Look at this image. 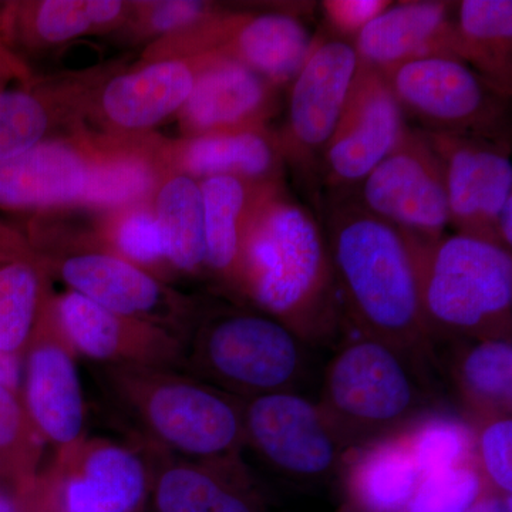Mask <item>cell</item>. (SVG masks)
<instances>
[{"instance_id": "cell-1", "label": "cell", "mask_w": 512, "mask_h": 512, "mask_svg": "<svg viewBox=\"0 0 512 512\" xmlns=\"http://www.w3.org/2000/svg\"><path fill=\"white\" fill-rule=\"evenodd\" d=\"M326 241L338 295L359 335L417 365L429 360L433 339L421 306L416 239L348 201L330 210Z\"/></svg>"}, {"instance_id": "cell-2", "label": "cell", "mask_w": 512, "mask_h": 512, "mask_svg": "<svg viewBox=\"0 0 512 512\" xmlns=\"http://www.w3.org/2000/svg\"><path fill=\"white\" fill-rule=\"evenodd\" d=\"M303 342L332 332L336 289L328 241L312 212L276 183L245 229L235 288Z\"/></svg>"}, {"instance_id": "cell-3", "label": "cell", "mask_w": 512, "mask_h": 512, "mask_svg": "<svg viewBox=\"0 0 512 512\" xmlns=\"http://www.w3.org/2000/svg\"><path fill=\"white\" fill-rule=\"evenodd\" d=\"M104 384L148 439L195 463H242L244 400L177 367L103 366Z\"/></svg>"}, {"instance_id": "cell-4", "label": "cell", "mask_w": 512, "mask_h": 512, "mask_svg": "<svg viewBox=\"0 0 512 512\" xmlns=\"http://www.w3.org/2000/svg\"><path fill=\"white\" fill-rule=\"evenodd\" d=\"M414 239L421 306L431 339L511 338V251L466 234Z\"/></svg>"}, {"instance_id": "cell-5", "label": "cell", "mask_w": 512, "mask_h": 512, "mask_svg": "<svg viewBox=\"0 0 512 512\" xmlns=\"http://www.w3.org/2000/svg\"><path fill=\"white\" fill-rule=\"evenodd\" d=\"M416 366L362 335L330 360L318 406L346 451L399 433L430 412Z\"/></svg>"}, {"instance_id": "cell-6", "label": "cell", "mask_w": 512, "mask_h": 512, "mask_svg": "<svg viewBox=\"0 0 512 512\" xmlns=\"http://www.w3.org/2000/svg\"><path fill=\"white\" fill-rule=\"evenodd\" d=\"M302 343L258 309H222L191 319L181 369L242 400L292 392L305 365Z\"/></svg>"}, {"instance_id": "cell-7", "label": "cell", "mask_w": 512, "mask_h": 512, "mask_svg": "<svg viewBox=\"0 0 512 512\" xmlns=\"http://www.w3.org/2000/svg\"><path fill=\"white\" fill-rule=\"evenodd\" d=\"M362 183L360 204L420 241L443 237L450 225L443 163L426 131L406 128Z\"/></svg>"}, {"instance_id": "cell-8", "label": "cell", "mask_w": 512, "mask_h": 512, "mask_svg": "<svg viewBox=\"0 0 512 512\" xmlns=\"http://www.w3.org/2000/svg\"><path fill=\"white\" fill-rule=\"evenodd\" d=\"M383 74L402 109L423 121L430 133L487 138L503 113L498 93L460 60L429 57Z\"/></svg>"}, {"instance_id": "cell-9", "label": "cell", "mask_w": 512, "mask_h": 512, "mask_svg": "<svg viewBox=\"0 0 512 512\" xmlns=\"http://www.w3.org/2000/svg\"><path fill=\"white\" fill-rule=\"evenodd\" d=\"M244 424L245 444L289 477L328 476L346 453L318 403L293 392L244 400Z\"/></svg>"}, {"instance_id": "cell-10", "label": "cell", "mask_w": 512, "mask_h": 512, "mask_svg": "<svg viewBox=\"0 0 512 512\" xmlns=\"http://www.w3.org/2000/svg\"><path fill=\"white\" fill-rule=\"evenodd\" d=\"M404 110L386 76L359 62L348 99L322 151L323 171L332 187L362 183L403 137Z\"/></svg>"}, {"instance_id": "cell-11", "label": "cell", "mask_w": 512, "mask_h": 512, "mask_svg": "<svg viewBox=\"0 0 512 512\" xmlns=\"http://www.w3.org/2000/svg\"><path fill=\"white\" fill-rule=\"evenodd\" d=\"M45 476L62 512H137L153 483L136 451L86 437L57 450L55 466Z\"/></svg>"}, {"instance_id": "cell-12", "label": "cell", "mask_w": 512, "mask_h": 512, "mask_svg": "<svg viewBox=\"0 0 512 512\" xmlns=\"http://www.w3.org/2000/svg\"><path fill=\"white\" fill-rule=\"evenodd\" d=\"M72 343L50 301L25 350V402L40 436L53 446H70L83 437L84 396Z\"/></svg>"}, {"instance_id": "cell-13", "label": "cell", "mask_w": 512, "mask_h": 512, "mask_svg": "<svg viewBox=\"0 0 512 512\" xmlns=\"http://www.w3.org/2000/svg\"><path fill=\"white\" fill-rule=\"evenodd\" d=\"M426 133L443 163L450 225L457 234L501 245L498 217L512 198V163L507 151L485 138Z\"/></svg>"}, {"instance_id": "cell-14", "label": "cell", "mask_w": 512, "mask_h": 512, "mask_svg": "<svg viewBox=\"0 0 512 512\" xmlns=\"http://www.w3.org/2000/svg\"><path fill=\"white\" fill-rule=\"evenodd\" d=\"M359 57L343 40L316 43L293 79L288 120L279 134L285 160L308 167L322 154L345 106Z\"/></svg>"}, {"instance_id": "cell-15", "label": "cell", "mask_w": 512, "mask_h": 512, "mask_svg": "<svg viewBox=\"0 0 512 512\" xmlns=\"http://www.w3.org/2000/svg\"><path fill=\"white\" fill-rule=\"evenodd\" d=\"M57 269L72 292L119 315L163 326L183 343L190 305L140 265L107 252H82L64 256Z\"/></svg>"}, {"instance_id": "cell-16", "label": "cell", "mask_w": 512, "mask_h": 512, "mask_svg": "<svg viewBox=\"0 0 512 512\" xmlns=\"http://www.w3.org/2000/svg\"><path fill=\"white\" fill-rule=\"evenodd\" d=\"M56 309L73 349L103 366L181 369L183 343L163 326L111 312L76 292L57 299Z\"/></svg>"}, {"instance_id": "cell-17", "label": "cell", "mask_w": 512, "mask_h": 512, "mask_svg": "<svg viewBox=\"0 0 512 512\" xmlns=\"http://www.w3.org/2000/svg\"><path fill=\"white\" fill-rule=\"evenodd\" d=\"M278 110V89L245 64L201 55L190 97L181 109L187 138L266 127Z\"/></svg>"}, {"instance_id": "cell-18", "label": "cell", "mask_w": 512, "mask_h": 512, "mask_svg": "<svg viewBox=\"0 0 512 512\" xmlns=\"http://www.w3.org/2000/svg\"><path fill=\"white\" fill-rule=\"evenodd\" d=\"M355 50L359 62L380 72L429 57L460 60L450 3L403 2L389 6L356 36Z\"/></svg>"}, {"instance_id": "cell-19", "label": "cell", "mask_w": 512, "mask_h": 512, "mask_svg": "<svg viewBox=\"0 0 512 512\" xmlns=\"http://www.w3.org/2000/svg\"><path fill=\"white\" fill-rule=\"evenodd\" d=\"M315 45L291 13L225 16L210 55L237 60L279 89L298 76Z\"/></svg>"}, {"instance_id": "cell-20", "label": "cell", "mask_w": 512, "mask_h": 512, "mask_svg": "<svg viewBox=\"0 0 512 512\" xmlns=\"http://www.w3.org/2000/svg\"><path fill=\"white\" fill-rule=\"evenodd\" d=\"M339 470L343 512H403L423 480L406 429L349 448Z\"/></svg>"}, {"instance_id": "cell-21", "label": "cell", "mask_w": 512, "mask_h": 512, "mask_svg": "<svg viewBox=\"0 0 512 512\" xmlns=\"http://www.w3.org/2000/svg\"><path fill=\"white\" fill-rule=\"evenodd\" d=\"M156 512H268L244 464L168 457L153 473Z\"/></svg>"}, {"instance_id": "cell-22", "label": "cell", "mask_w": 512, "mask_h": 512, "mask_svg": "<svg viewBox=\"0 0 512 512\" xmlns=\"http://www.w3.org/2000/svg\"><path fill=\"white\" fill-rule=\"evenodd\" d=\"M200 56L148 64L111 80L101 106L111 123L127 130L153 127L183 109L194 87Z\"/></svg>"}, {"instance_id": "cell-23", "label": "cell", "mask_w": 512, "mask_h": 512, "mask_svg": "<svg viewBox=\"0 0 512 512\" xmlns=\"http://www.w3.org/2000/svg\"><path fill=\"white\" fill-rule=\"evenodd\" d=\"M90 164L63 143H40L0 164V207L9 210L49 207L80 200Z\"/></svg>"}, {"instance_id": "cell-24", "label": "cell", "mask_w": 512, "mask_h": 512, "mask_svg": "<svg viewBox=\"0 0 512 512\" xmlns=\"http://www.w3.org/2000/svg\"><path fill=\"white\" fill-rule=\"evenodd\" d=\"M174 158L178 174L191 178L232 175L249 181H279L285 160L279 134L266 127L187 138Z\"/></svg>"}, {"instance_id": "cell-25", "label": "cell", "mask_w": 512, "mask_h": 512, "mask_svg": "<svg viewBox=\"0 0 512 512\" xmlns=\"http://www.w3.org/2000/svg\"><path fill=\"white\" fill-rule=\"evenodd\" d=\"M279 181H249L232 175L201 180L205 222V269L235 288L245 229L255 205Z\"/></svg>"}, {"instance_id": "cell-26", "label": "cell", "mask_w": 512, "mask_h": 512, "mask_svg": "<svg viewBox=\"0 0 512 512\" xmlns=\"http://www.w3.org/2000/svg\"><path fill=\"white\" fill-rule=\"evenodd\" d=\"M451 379L470 423L512 412V339L467 340L451 362Z\"/></svg>"}, {"instance_id": "cell-27", "label": "cell", "mask_w": 512, "mask_h": 512, "mask_svg": "<svg viewBox=\"0 0 512 512\" xmlns=\"http://www.w3.org/2000/svg\"><path fill=\"white\" fill-rule=\"evenodd\" d=\"M458 55L503 97L512 84L511 0H463L456 20Z\"/></svg>"}, {"instance_id": "cell-28", "label": "cell", "mask_w": 512, "mask_h": 512, "mask_svg": "<svg viewBox=\"0 0 512 512\" xmlns=\"http://www.w3.org/2000/svg\"><path fill=\"white\" fill-rule=\"evenodd\" d=\"M45 266L23 248L0 259V350L22 357L49 305Z\"/></svg>"}, {"instance_id": "cell-29", "label": "cell", "mask_w": 512, "mask_h": 512, "mask_svg": "<svg viewBox=\"0 0 512 512\" xmlns=\"http://www.w3.org/2000/svg\"><path fill=\"white\" fill-rule=\"evenodd\" d=\"M156 220L165 261L187 274L205 268L204 204L200 183L177 174L158 192Z\"/></svg>"}, {"instance_id": "cell-30", "label": "cell", "mask_w": 512, "mask_h": 512, "mask_svg": "<svg viewBox=\"0 0 512 512\" xmlns=\"http://www.w3.org/2000/svg\"><path fill=\"white\" fill-rule=\"evenodd\" d=\"M124 3L114 0H47L35 6L9 9V20H19L23 29L30 28L43 42L62 43L99 26L110 25L120 18Z\"/></svg>"}, {"instance_id": "cell-31", "label": "cell", "mask_w": 512, "mask_h": 512, "mask_svg": "<svg viewBox=\"0 0 512 512\" xmlns=\"http://www.w3.org/2000/svg\"><path fill=\"white\" fill-rule=\"evenodd\" d=\"M406 434L423 477L473 464L474 427L466 417L427 412Z\"/></svg>"}, {"instance_id": "cell-32", "label": "cell", "mask_w": 512, "mask_h": 512, "mask_svg": "<svg viewBox=\"0 0 512 512\" xmlns=\"http://www.w3.org/2000/svg\"><path fill=\"white\" fill-rule=\"evenodd\" d=\"M43 443L19 393L0 384V474L23 490L39 478Z\"/></svg>"}, {"instance_id": "cell-33", "label": "cell", "mask_w": 512, "mask_h": 512, "mask_svg": "<svg viewBox=\"0 0 512 512\" xmlns=\"http://www.w3.org/2000/svg\"><path fill=\"white\" fill-rule=\"evenodd\" d=\"M46 104L26 90L0 92V164L42 143L49 128Z\"/></svg>"}, {"instance_id": "cell-34", "label": "cell", "mask_w": 512, "mask_h": 512, "mask_svg": "<svg viewBox=\"0 0 512 512\" xmlns=\"http://www.w3.org/2000/svg\"><path fill=\"white\" fill-rule=\"evenodd\" d=\"M487 488L473 464L423 477L403 512H464Z\"/></svg>"}, {"instance_id": "cell-35", "label": "cell", "mask_w": 512, "mask_h": 512, "mask_svg": "<svg viewBox=\"0 0 512 512\" xmlns=\"http://www.w3.org/2000/svg\"><path fill=\"white\" fill-rule=\"evenodd\" d=\"M473 464L484 487L493 493L512 495V417L474 421Z\"/></svg>"}, {"instance_id": "cell-36", "label": "cell", "mask_w": 512, "mask_h": 512, "mask_svg": "<svg viewBox=\"0 0 512 512\" xmlns=\"http://www.w3.org/2000/svg\"><path fill=\"white\" fill-rule=\"evenodd\" d=\"M153 185L150 167L133 160L107 161V163L90 165L89 178L80 201L87 204L113 205L126 204L143 197Z\"/></svg>"}, {"instance_id": "cell-37", "label": "cell", "mask_w": 512, "mask_h": 512, "mask_svg": "<svg viewBox=\"0 0 512 512\" xmlns=\"http://www.w3.org/2000/svg\"><path fill=\"white\" fill-rule=\"evenodd\" d=\"M116 245L121 254L134 264H154L164 259L163 241L154 215L136 211L120 224Z\"/></svg>"}, {"instance_id": "cell-38", "label": "cell", "mask_w": 512, "mask_h": 512, "mask_svg": "<svg viewBox=\"0 0 512 512\" xmlns=\"http://www.w3.org/2000/svg\"><path fill=\"white\" fill-rule=\"evenodd\" d=\"M392 5L389 0H326L322 3V9L326 22L336 33L357 36Z\"/></svg>"}, {"instance_id": "cell-39", "label": "cell", "mask_w": 512, "mask_h": 512, "mask_svg": "<svg viewBox=\"0 0 512 512\" xmlns=\"http://www.w3.org/2000/svg\"><path fill=\"white\" fill-rule=\"evenodd\" d=\"M214 6L195 0H170L153 3L148 13V25L154 32L190 30L201 23L215 18Z\"/></svg>"}, {"instance_id": "cell-40", "label": "cell", "mask_w": 512, "mask_h": 512, "mask_svg": "<svg viewBox=\"0 0 512 512\" xmlns=\"http://www.w3.org/2000/svg\"><path fill=\"white\" fill-rule=\"evenodd\" d=\"M16 493L19 495L20 512H62L45 476L37 478L36 483L28 488L16 490Z\"/></svg>"}, {"instance_id": "cell-41", "label": "cell", "mask_w": 512, "mask_h": 512, "mask_svg": "<svg viewBox=\"0 0 512 512\" xmlns=\"http://www.w3.org/2000/svg\"><path fill=\"white\" fill-rule=\"evenodd\" d=\"M464 512H512V495L485 490Z\"/></svg>"}, {"instance_id": "cell-42", "label": "cell", "mask_w": 512, "mask_h": 512, "mask_svg": "<svg viewBox=\"0 0 512 512\" xmlns=\"http://www.w3.org/2000/svg\"><path fill=\"white\" fill-rule=\"evenodd\" d=\"M20 362L22 357L0 350V384L16 393H19Z\"/></svg>"}, {"instance_id": "cell-43", "label": "cell", "mask_w": 512, "mask_h": 512, "mask_svg": "<svg viewBox=\"0 0 512 512\" xmlns=\"http://www.w3.org/2000/svg\"><path fill=\"white\" fill-rule=\"evenodd\" d=\"M497 234L500 244L511 251L512 248V198L504 205L497 222Z\"/></svg>"}, {"instance_id": "cell-44", "label": "cell", "mask_w": 512, "mask_h": 512, "mask_svg": "<svg viewBox=\"0 0 512 512\" xmlns=\"http://www.w3.org/2000/svg\"><path fill=\"white\" fill-rule=\"evenodd\" d=\"M19 64L15 62L13 56L5 46H0V92H2L5 83L10 77L19 74Z\"/></svg>"}, {"instance_id": "cell-45", "label": "cell", "mask_w": 512, "mask_h": 512, "mask_svg": "<svg viewBox=\"0 0 512 512\" xmlns=\"http://www.w3.org/2000/svg\"><path fill=\"white\" fill-rule=\"evenodd\" d=\"M23 248L25 247H23L20 239L9 229L0 225V259L8 258V256L16 254Z\"/></svg>"}, {"instance_id": "cell-46", "label": "cell", "mask_w": 512, "mask_h": 512, "mask_svg": "<svg viewBox=\"0 0 512 512\" xmlns=\"http://www.w3.org/2000/svg\"><path fill=\"white\" fill-rule=\"evenodd\" d=\"M0 512H20L18 493L10 495L0 491Z\"/></svg>"}, {"instance_id": "cell-47", "label": "cell", "mask_w": 512, "mask_h": 512, "mask_svg": "<svg viewBox=\"0 0 512 512\" xmlns=\"http://www.w3.org/2000/svg\"><path fill=\"white\" fill-rule=\"evenodd\" d=\"M0 22H2V15H0ZM0 33H2V28H0ZM0 46H5L3 45L2 37H0Z\"/></svg>"}]
</instances>
